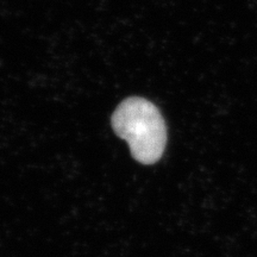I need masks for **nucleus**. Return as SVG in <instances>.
Here are the masks:
<instances>
[{
    "mask_svg": "<svg viewBox=\"0 0 257 257\" xmlns=\"http://www.w3.org/2000/svg\"><path fill=\"white\" fill-rule=\"evenodd\" d=\"M117 136L126 141L131 155L143 165L156 163L165 152L167 126L159 108L140 96L121 101L111 118Z\"/></svg>",
    "mask_w": 257,
    "mask_h": 257,
    "instance_id": "nucleus-1",
    "label": "nucleus"
}]
</instances>
